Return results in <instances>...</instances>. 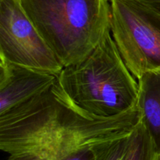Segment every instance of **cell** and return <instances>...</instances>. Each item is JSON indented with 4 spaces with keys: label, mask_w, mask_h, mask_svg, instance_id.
Returning a JSON list of instances; mask_svg holds the SVG:
<instances>
[{
    "label": "cell",
    "mask_w": 160,
    "mask_h": 160,
    "mask_svg": "<svg viewBox=\"0 0 160 160\" xmlns=\"http://www.w3.org/2000/svg\"><path fill=\"white\" fill-rule=\"evenodd\" d=\"M142 122L138 107L100 117L78 106L56 83L28 103L0 115L6 160H62L79 147L128 136Z\"/></svg>",
    "instance_id": "1"
},
{
    "label": "cell",
    "mask_w": 160,
    "mask_h": 160,
    "mask_svg": "<svg viewBox=\"0 0 160 160\" xmlns=\"http://www.w3.org/2000/svg\"><path fill=\"white\" fill-rule=\"evenodd\" d=\"M108 33L84 59L64 67L58 81L67 95L88 112L113 117L137 106L139 85Z\"/></svg>",
    "instance_id": "2"
},
{
    "label": "cell",
    "mask_w": 160,
    "mask_h": 160,
    "mask_svg": "<svg viewBox=\"0 0 160 160\" xmlns=\"http://www.w3.org/2000/svg\"><path fill=\"white\" fill-rule=\"evenodd\" d=\"M62 66L80 62L110 32V0H20Z\"/></svg>",
    "instance_id": "3"
},
{
    "label": "cell",
    "mask_w": 160,
    "mask_h": 160,
    "mask_svg": "<svg viewBox=\"0 0 160 160\" xmlns=\"http://www.w3.org/2000/svg\"><path fill=\"white\" fill-rule=\"evenodd\" d=\"M110 29L137 79L160 69V13L138 0H110Z\"/></svg>",
    "instance_id": "4"
},
{
    "label": "cell",
    "mask_w": 160,
    "mask_h": 160,
    "mask_svg": "<svg viewBox=\"0 0 160 160\" xmlns=\"http://www.w3.org/2000/svg\"><path fill=\"white\" fill-rule=\"evenodd\" d=\"M0 58L57 76L63 68L20 0H0Z\"/></svg>",
    "instance_id": "5"
},
{
    "label": "cell",
    "mask_w": 160,
    "mask_h": 160,
    "mask_svg": "<svg viewBox=\"0 0 160 160\" xmlns=\"http://www.w3.org/2000/svg\"><path fill=\"white\" fill-rule=\"evenodd\" d=\"M58 76L0 58V115L28 103L49 89Z\"/></svg>",
    "instance_id": "6"
},
{
    "label": "cell",
    "mask_w": 160,
    "mask_h": 160,
    "mask_svg": "<svg viewBox=\"0 0 160 160\" xmlns=\"http://www.w3.org/2000/svg\"><path fill=\"white\" fill-rule=\"evenodd\" d=\"M138 81V107L141 111L142 123L151 135L160 154V69L145 74Z\"/></svg>",
    "instance_id": "7"
},
{
    "label": "cell",
    "mask_w": 160,
    "mask_h": 160,
    "mask_svg": "<svg viewBox=\"0 0 160 160\" xmlns=\"http://www.w3.org/2000/svg\"><path fill=\"white\" fill-rule=\"evenodd\" d=\"M158 156L154 141L141 122L129 136L123 160H157Z\"/></svg>",
    "instance_id": "8"
},
{
    "label": "cell",
    "mask_w": 160,
    "mask_h": 160,
    "mask_svg": "<svg viewBox=\"0 0 160 160\" xmlns=\"http://www.w3.org/2000/svg\"><path fill=\"white\" fill-rule=\"evenodd\" d=\"M129 136L100 144L95 160H123L128 147Z\"/></svg>",
    "instance_id": "9"
},
{
    "label": "cell",
    "mask_w": 160,
    "mask_h": 160,
    "mask_svg": "<svg viewBox=\"0 0 160 160\" xmlns=\"http://www.w3.org/2000/svg\"><path fill=\"white\" fill-rule=\"evenodd\" d=\"M102 144V143H101ZM100 144L86 145L73 151L62 160H95L98 147Z\"/></svg>",
    "instance_id": "10"
},
{
    "label": "cell",
    "mask_w": 160,
    "mask_h": 160,
    "mask_svg": "<svg viewBox=\"0 0 160 160\" xmlns=\"http://www.w3.org/2000/svg\"><path fill=\"white\" fill-rule=\"evenodd\" d=\"M138 1L147 5L160 13V0H138Z\"/></svg>",
    "instance_id": "11"
},
{
    "label": "cell",
    "mask_w": 160,
    "mask_h": 160,
    "mask_svg": "<svg viewBox=\"0 0 160 160\" xmlns=\"http://www.w3.org/2000/svg\"><path fill=\"white\" fill-rule=\"evenodd\" d=\"M157 160H160V154H159V156H158Z\"/></svg>",
    "instance_id": "12"
}]
</instances>
